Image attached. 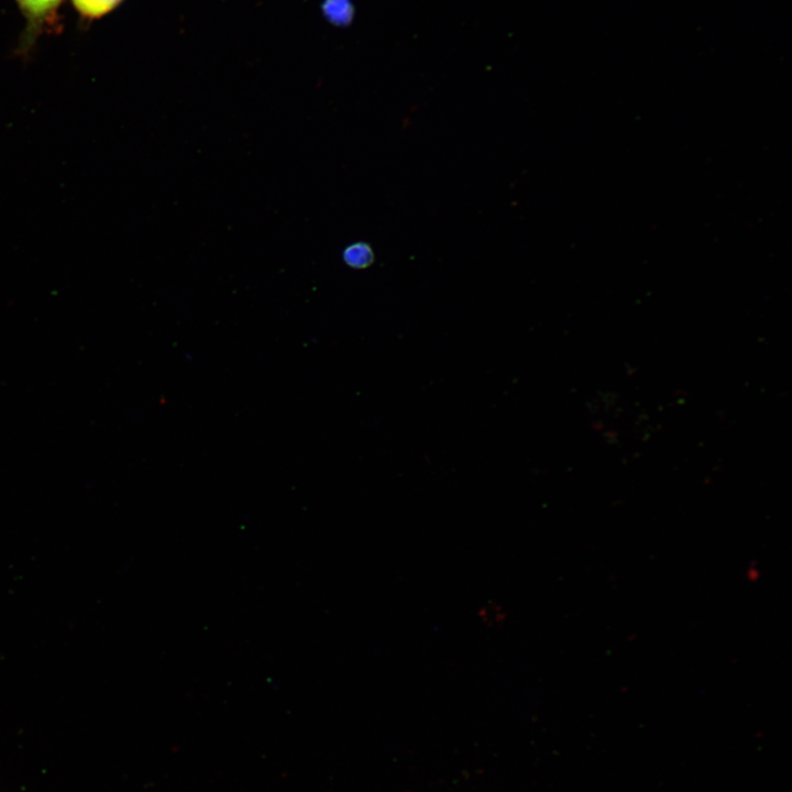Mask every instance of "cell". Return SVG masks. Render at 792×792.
<instances>
[{
    "instance_id": "cell-1",
    "label": "cell",
    "mask_w": 792,
    "mask_h": 792,
    "mask_svg": "<svg viewBox=\"0 0 792 792\" xmlns=\"http://www.w3.org/2000/svg\"><path fill=\"white\" fill-rule=\"evenodd\" d=\"M24 20L18 53L26 56L44 34L61 31L59 14L64 0H14Z\"/></svg>"
},
{
    "instance_id": "cell-2",
    "label": "cell",
    "mask_w": 792,
    "mask_h": 792,
    "mask_svg": "<svg viewBox=\"0 0 792 792\" xmlns=\"http://www.w3.org/2000/svg\"><path fill=\"white\" fill-rule=\"evenodd\" d=\"M124 0H70L79 18L95 21L109 15L118 9Z\"/></svg>"
},
{
    "instance_id": "cell-4",
    "label": "cell",
    "mask_w": 792,
    "mask_h": 792,
    "mask_svg": "<svg viewBox=\"0 0 792 792\" xmlns=\"http://www.w3.org/2000/svg\"><path fill=\"white\" fill-rule=\"evenodd\" d=\"M322 11L334 25H348L354 15V8L350 0H326Z\"/></svg>"
},
{
    "instance_id": "cell-3",
    "label": "cell",
    "mask_w": 792,
    "mask_h": 792,
    "mask_svg": "<svg viewBox=\"0 0 792 792\" xmlns=\"http://www.w3.org/2000/svg\"><path fill=\"white\" fill-rule=\"evenodd\" d=\"M342 261L350 268L364 270L374 263L375 253L370 243L355 241L342 250Z\"/></svg>"
}]
</instances>
